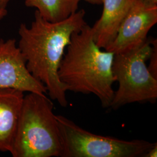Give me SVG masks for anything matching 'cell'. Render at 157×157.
<instances>
[{
  "instance_id": "cell-14",
  "label": "cell",
  "mask_w": 157,
  "mask_h": 157,
  "mask_svg": "<svg viewBox=\"0 0 157 157\" xmlns=\"http://www.w3.org/2000/svg\"><path fill=\"white\" fill-rule=\"evenodd\" d=\"M93 5H102V0H84Z\"/></svg>"
},
{
  "instance_id": "cell-7",
  "label": "cell",
  "mask_w": 157,
  "mask_h": 157,
  "mask_svg": "<svg viewBox=\"0 0 157 157\" xmlns=\"http://www.w3.org/2000/svg\"><path fill=\"white\" fill-rule=\"evenodd\" d=\"M48 95L45 86L34 77L15 39H0V89Z\"/></svg>"
},
{
  "instance_id": "cell-13",
  "label": "cell",
  "mask_w": 157,
  "mask_h": 157,
  "mask_svg": "<svg viewBox=\"0 0 157 157\" xmlns=\"http://www.w3.org/2000/svg\"><path fill=\"white\" fill-rule=\"evenodd\" d=\"M7 13H8V12L6 11V8L1 7L0 6V21L6 17V15H7Z\"/></svg>"
},
{
  "instance_id": "cell-6",
  "label": "cell",
  "mask_w": 157,
  "mask_h": 157,
  "mask_svg": "<svg viewBox=\"0 0 157 157\" xmlns=\"http://www.w3.org/2000/svg\"><path fill=\"white\" fill-rule=\"evenodd\" d=\"M157 22V5L136 0L105 50L115 54L140 47L147 40V34Z\"/></svg>"
},
{
  "instance_id": "cell-5",
  "label": "cell",
  "mask_w": 157,
  "mask_h": 157,
  "mask_svg": "<svg viewBox=\"0 0 157 157\" xmlns=\"http://www.w3.org/2000/svg\"><path fill=\"white\" fill-rule=\"evenodd\" d=\"M56 117L62 138L61 157H143L157 143L95 135L62 115Z\"/></svg>"
},
{
  "instance_id": "cell-3",
  "label": "cell",
  "mask_w": 157,
  "mask_h": 157,
  "mask_svg": "<svg viewBox=\"0 0 157 157\" xmlns=\"http://www.w3.org/2000/svg\"><path fill=\"white\" fill-rule=\"evenodd\" d=\"M62 150L53 103L47 95L29 93L24 96L12 156L58 157Z\"/></svg>"
},
{
  "instance_id": "cell-12",
  "label": "cell",
  "mask_w": 157,
  "mask_h": 157,
  "mask_svg": "<svg viewBox=\"0 0 157 157\" xmlns=\"http://www.w3.org/2000/svg\"><path fill=\"white\" fill-rule=\"evenodd\" d=\"M157 157V144L152 147L147 152L143 157Z\"/></svg>"
},
{
  "instance_id": "cell-9",
  "label": "cell",
  "mask_w": 157,
  "mask_h": 157,
  "mask_svg": "<svg viewBox=\"0 0 157 157\" xmlns=\"http://www.w3.org/2000/svg\"><path fill=\"white\" fill-rule=\"evenodd\" d=\"M136 0H102L100 19L91 27L95 43L104 50L115 39L118 29Z\"/></svg>"
},
{
  "instance_id": "cell-4",
  "label": "cell",
  "mask_w": 157,
  "mask_h": 157,
  "mask_svg": "<svg viewBox=\"0 0 157 157\" xmlns=\"http://www.w3.org/2000/svg\"><path fill=\"white\" fill-rule=\"evenodd\" d=\"M152 46L151 39L131 50L115 54L112 63V73L118 83L111 107L117 109L129 104L155 103L157 99V78L147 66Z\"/></svg>"
},
{
  "instance_id": "cell-11",
  "label": "cell",
  "mask_w": 157,
  "mask_h": 157,
  "mask_svg": "<svg viewBox=\"0 0 157 157\" xmlns=\"http://www.w3.org/2000/svg\"><path fill=\"white\" fill-rule=\"evenodd\" d=\"M152 46L151 53L149 58L150 63L147 66L148 71L152 75L157 78V40L155 39H151Z\"/></svg>"
},
{
  "instance_id": "cell-15",
  "label": "cell",
  "mask_w": 157,
  "mask_h": 157,
  "mask_svg": "<svg viewBox=\"0 0 157 157\" xmlns=\"http://www.w3.org/2000/svg\"><path fill=\"white\" fill-rule=\"evenodd\" d=\"M10 0H0V6L1 7L6 8V7L8 5V2H10Z\"/></svg>"
},
{
  "instance_id": "cell-1",
  "label": "cell",
  "mask_w": 157,
  "mask_h": 157,
  "mask_svg": "<svg viewBox=\"0 0 157 157\" xmlns=\"http://www.w3.org/2000/svg\"><path fill=\"white\" fill-rule=\"evenodd\" d=\"M85 15L84 10H80L63 21L51 22L36 11L30 26L22 23L19 28L18 47L29 71L45 86L48 95L61 107L68 105V89L59 78V67L72 34L87 24Z\"/></svg>"
},
{
  "instance_id": "cell-16",
  "label": "cell",
  "mask_w": 157,
  "mask_h": 157,
  "mask_svg": "<svg viewBox=\"0 0 157 157\" xmlns=\"http://www.w3.org/2000/svg\"><path fill=\"white\" fill-rule=\"evenodd\" d=\"M143 1H144L149 4L157 5V0H143Z\"/></svg>"
},
{
  "instance_id": "cell-10",
  "label": "cell",
  "mask_w": 157,
  "mask_h": 157,
  "mask_svg": "<svg viewBox=\"0 0 157 157\" xmlns=\"http://www.w3.org/2000/svg\"><path fill=\"white\" fill-rule=\"evenodd\" d=\"M81 0H25V6L36 8L47 21L56 22L63 21L78 11Z\"/></svg>"
},
{
  "instance_id": "cell-2",
  "label": "cell",
  "mask_w": 157,
  "mask_h": 157,
  "mask_svg": "<svg viewBox=\"0 0 157 157\" xmlns=\"http://www.w3.org/2000/svg\"><path fill=\"white\" fill-rule=\"evenodd\" d=\"M93 37L87 24L74 32L58 70V77L68 91L83 94H93L102 107H111L115 80L112 73L115 54L102 51Z\"/></svg>"
},
{
  "instance_id": "cell-8",
  "label": "cell",
  "mask_w": 157,
  "mask_h": 157,
  "mask_svg": "<svg viewBox=\"0 0 157 157\" xmlns=\"http://www.w3.org/2000/svg\"><path fill=\"white\" fill-rule=\"evenodd\" d=\"M24 92L0 89V151L11 152L24 98Z\"/></svg>"
}]
</instances>
